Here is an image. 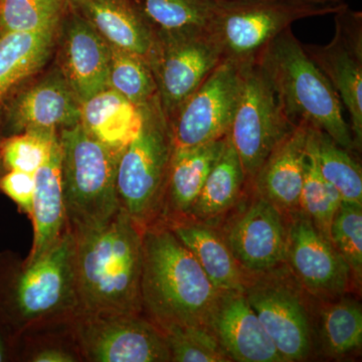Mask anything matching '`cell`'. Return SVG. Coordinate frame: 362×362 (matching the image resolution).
Here are the masks:
<instances>
[{
  "label": "cell",
  "instance_id": "9",
  "mask_svg": "<svg viewBox=\"0 0 362 362\" xmlns=\"http://www.w3.org/2000/svg\"><path fill=\"white\" fill-rule=\"evenodd\" d=\"M221 61L220 47L207 28L156 32L148 65L168 119Z\"/></svg>",
  "mask_w": 362,
  "mask_h": 362
},
{
  "label": "cell",
  "instance_id": "22",
  "mask_svg": "<svg viewBox=\"0 0 362 362\" xmlns=\"http://www.w3.org/2000/svg\"><path fill=\"white\" fill-rule=\"evenodd\" d=\"M61 146L59 137L51 153L35 175L30 220L33 226V246L25 263L37 261L56 246L69 230L64 202L61 173Z\"/></svg>",
  "mask_w": 362,
  "mask_h": 362
},
{
  "label": "cell",
  "instance_id": "26",
  "mask_svg": "<svg viewBox=\"0 0 362 362\" xmlns=\"http://www.w3.org/2000/svg\"><path fill=\"white\" fill-rule=\"evenodd\" d=\"M247 181L242 162L226 135L223 153L207 176L187 218L207 223L226 214L239 201Z\"/></svg>",
  "mask_w": 362,
  "mask_h": 362
},
{
  "label": "cell",
  "instance_id": "17",
  "mask_svg": "<svg viewBox=\"0 0 362 362\" xmlns=\"http://www.w3.org/2000/svg\"><path fill=\"white\" fill-rule=\"evenodd\" d=\"M59 30V68L81 104L109 89L111 45L68 4Z\"/></svg>",
  "mask_w": 362,
  "mask_h": 362
},
{
  "label": "cell",
  "instance_id": "15",
  "mask_svg": "<svg viewBox=\"0 0 362 362\" xmlns=\"http://www.w3.org/2000/svg\"><path fill=\"white\" fill-rule=\"evenodd\" d=\"M81 102L59 68L16 90L1 106L4 137L26 131L56 132L81 123Z\"/></svg>",
  "mask_w": 362,
  "mask_h": 362
},
{
  "label": "cell",
  "instance_id": "7",
  "mask_svg": "<svg viewBox=\"0 0 362 362\" xmlns=\"http://www.w3.org/2000/svg\"><path fill=\"white\" fill-rule=\"evenodd\" d=\"M281 0H216L209 32L223 59L240 65L255 63L262 52L293 23L304 18L335 14L346 6Z\"/></svg>",
  "mask_w": 362,
  "mask_h": 362
},
{
  "label": "cell",
  "instance_id": "28",
  "mask_svg": "<svg viewBox=\"0 0 362 362\" xmlns=\"http://www.w3.org/2000/svg\"><path fill=\"white\" fill-rule=\"evenodd\" d=\"M74 317L37 324L18 333L16 362H84Z\"/></svg>",
  "mask_w": 362,
  "mask_h": 362
},
{
  "label": "cell",
  "instance_id": "37",
  "mask_svg": "<svg viewBox=\"0 0 362 362\" xmlns=\"http://www.w3.org/2000/svg\"><path fill=\"white\" fill-rule=\"evenodd\" d=\"M35 187V175L23 171H6L0 180V192L11 199L18 206V211L28 216V218L32 216Z\"/></svg>",
  "mask_w": 362,
  "mask_h": 362
},
{
  "label": "cell",
  "instance_id": "31",
  "mask_svg": "<svg viewBox=\"0 0 362 362\" xmlns=\"http://www.w3.org/2000/svg\"><path fill=\"white\" fill-rule=\"evenodd\" d=\"M109 88L138 108L158 97L156 80L148 63L137 54L113 45H111Z\"/></svg>",
  "mask_w": 362,
  "mask_h": 362
},
{
  "label": "cell",
  "instance_id": "39",
  "mask_svg": "<svg viewBox=\"0 0 362 362\" xmlns=\"http://www.w3.org/2000/svg\"><path fill=\"white\" fill-rule=\"evenodd\" d=\"M4 138V123H2V113L1 107H0V147H1V142ZM6 169L4 168V161H2L1 150H0V180H1L2 176L6 175Z\"/></svg>",
  "mask_w": 362,
  "mask_h": 362
},
{
  "label": "cell",
  "instance_id": "10",
  "mask_svg": "<svg viewBox=\"0 0 362 362\" xmlns=\"http://www.w3.org/2000/svg\"><path fill=\"white\" fill-rule=\"evenodd\" d=\"M250 276L245 295L284 362L304 361L311 352L312 329L303 288L284 265Z\"/></svg>",
  "mask_w": 362,
  "mask_h": 362
},
{
  "label": "cell",
  "instance_id": "12",
  "mask_svg": "<svg viewBox=\"0 0 362 362\" xmlns=\"http://www.w3.org/2000/svg\"><path fill=\"white\" fill-rule=\"evenodd\" d=\"M243 68L223 59L168 119L175 149L192 148L228 135L239 101Z\"/></svg>",
  "mask_w": 362,
  "mask_h": 362
},
{
  "label": "cell",
  "instance_id": "16",
  "mask_svg": "<svg viewBox=\"0 0 362 362\" xmlns=\"http://www.w3.org/2000/svg\"><path fill=\"white\" fill-rule=\"evenodd\" d=\"M287 233L282 211L256 194L228 223L223 238L243 270L259 274L285 265Z\"/></svg>",
  "mask_w": 362,
  "mask_h": 362
},
{
  "label": "cell",
  "instance_id": "40",
  "mask_svg": "<svg viewBox=\"0 0 362 362\" xmlns=\"http://www.w3.org/2000/svg\"><path fill=\"white\" fill-rule=\"evenodd\" d=\"M281 1L304 2V4H341L345 0H281Z\"/></svg>",
  "mask_w": 362,
  "mask_h": 362
},
{
  "label": "cell",
  "instance_id": "3",
  "mask_svg": "<svg viewBox=\"0 0 362 362\" xmlns=\"http://www.w3.org/2000/svg\"><path fill=\"white\" fill-rule=\"evenodd\" d=\"M74 252L70 228L33 263L11 250L0 252V314L16 335L37 324L77 315Z\"/></svg>",
  "mask_w": 362,
  "mask_h": 362
},
{
  "label": "cell",
  "instance_id": "2",
  "mask_svg": "<svg viewBox=\"0 0 362 362\" xmlns=\"http://www.w3.org/2000/svg\"><path fill=\"white\" fill-rule=\"evenodd\" d=\"M221 292L187 247L163 223L143 230V314L161 331L175 326L209 327Z\"/></svg>",
  "mask_w": 362,
  "mask_h": 362
},
{
  "label": "cell",
  "instance_id": "35",
  "mask_svg": "<svg viewBox=\"0 0 362 362\" xmlns=\"http://www.w3.org/2000/svg\"><path fill=\"white\" fill-rule=\"evenodd\" d=\"M59 133L26 131L6 136L1 142V157L6 171L35 175L51 153Z\"/></svg>",
  "mask_w": 362,
  "mask_h": 362
},
{
  "label": "cell",
  "instance_id": "20",
  "mask_svg": "<svg viewBox=\"0 0 362 362\" xmlns=\"http://www.w3.org/2000/svg\"><path fill=\"white\" fill-rule=\"evenodd\" d=\"M226 142V136L192 148L173 150L161 211L156 223L168 226L188 218L207 176L223 153Z\"/></svg>",
  "mask_w": 362,
  "mask_h": 362
},
{
  "label": "cell",
  "instance_id": "30",
  "mask_svg": "<svg viewBox=\"0 0 362 362\" xmlns=\"http://www.w3.org/2000/svg\"><path fill=\"white\" fill-rule=\"evenodd\" d=\"M321 338L330 356H343L361 346V305L351 298H341L321 313Z\"/></svg>",
  "mask_w": 362,
  "mask_h": 362
},
{
  "label": "cell",
  "instance_id": "25",
  "mask_svg": "<svg viewBox=\"0 0 362 362\" xmlns=\"http://www.w3.org/2000/svg\"><path fill=\"white\" fill-rule=\"evenodd\" d=\"M141 109L119 93L106 89L81 105V123L107 146L123 150L141 125Z\"/></svg>",
  "mask_w": 362,
  "mask_h": 362
},
{
  "label": "cell",
  "instance_id": "34",
  "mask_svg": "<svg viewBox=\"0 0 362 362\" xmlns=\"http://www.w3.org/2000/svg\"><path fill=\"white\" fill-rule=\"evenodd\" d=\"M162 332L168 343L170 361H232L209 327L175 326Z\"/></svg>",
  "mask_w": 362,
  "mask_h": 362
},
{
  "label": "cell",
  "instance_id": "33",
  "mask_svg": "<svg viewBox=\"0 0 362 362\" xmlns=\"http://www.w3.org/2000/svg\"><path fill=\"white\" fill-rule=\"evenodd\" d=\"M342 202L337 188L321 175L315 162L307 154L300 211L308 216L317 230L329 240L331 226Z\"/></svg>",
  "mask_w": 362,
  "mask_h": 362
},
{
  "label": "cell",
  "instance_id": "21",
  "mask_svg": "<svg viewBox=\"0 0 362 362\" xmlns=\"http://www.w3.org/2000/svg\"><path fill=\"white\" fill-rule=\"evenodd\" d=\"M109 45L148 63L156 30L130 0H66Z\"/></svg>",
  "mask_w": 362,
  "mask_h": 362
},
{
  "label": "cell",
  "instance_id": "1",
  "mask_svg": "<svg viewBox=\"0 0 362 362\" xmlns=\"http://www.w3.org/2000/svg\"><path fill=\"white\" fill-rule=\"evenodd\" d=\"M143 230L122 207L106 225L71 230L78 312L143 314Z\"/></svg>",
  "mask_w": 362,
  "mask_h": 362
},
{
  "label": "cell",
  "instance_id": "38",
  "mask_svg": "<svg viewBox=\"0 0 362 362\" xmlns=\"http://www.w3.org/2000/svg\"><path fill=\"white\" fill-rule=\"evenodd\" d=\"M18 335L0 314V362H16Z\"/></svg>",
  "mask_w": 362,
  "mask_h": 362
},
{
  "label": "cell",
  "instance_id": "5",
  "mask_svg": "<svg viewBox=\"0 0 362 362\" xmlns=\"http://www.w3.org/2000/svg\"><path fill=\"white\" fill-rule=\"evenodd\" d=\"M62 187L71 232L106 225L120 209L117 165L123 150L107 146L82 123L59 131Z\"/></svg>",
  "mask_w": 362,
  "mask_h": 362
},
{
  "label": "cell",
  "instance_id": "23",
  "mask_svg": "<svg viewBox=\"0 0 362 362\" xmlns=\"http://www.w3.org/2000/svg\"><path fill=\"white\" fill-rule=\"evenodd\" d=\"M168 226L192 252L218 291L244 292L247 273L238 264L223 235L206 223L192 218L176 221Z\"/></svg>",
  "mask_w": 362,
  "mask_h": 362
},
{
  "label": "cell",
  "instance_id": "14",
  "mask_svg": "<svg viewBox=\"0 0 362 362\" xmlns=\"http://www.w3.org/2000/svg\"><path fill=\"white\" fill-rule=\"evenodd\" d=\"M285 264L298 284L314 296L333 299L349 288V266L302 211L290 214Z\"/></svg>",
  "mask_w": 362,
  "mask_h": 362
},
{
  "label": "cell",
  "instance_id": "11",
  "mask_svg": "<svg viewBox=\"0 0 362 362\" xmlns=\"http://www.w3.org/2000/svg\"><path fill=\"white\" fill-rule=\"evenodd\" d=\"M74 330L84 362H169L163 332L144 314L78 312Z\"/></svg>",
  "mask_w": 362,
  "mask_h": 362
},
{
  "label": "cell",
  "instance_id": "13",
  "mask_svg": "<svg viewBox=\"0 0 362 362\" xmlns=\"http://www.w3.org/2000/svg\"><path fill=\"white\" fill-rule=\"evenodd\" d=\"M334 16L335 33L327 45H304L350 118L349 124L357 151L362 146V13L346 4Z\"/></svg>",
  "mask_w": 362,
  "mask_h": 362
},
{
  "label": "cell",
  "instance_id": "29",
  "mask_svg": "<svg viewBox=\"0 0 362 362\" xmlns=\"http://www.w3.org/2000/svg\"><path fill=\"white\" fill-rule=\"evenodd\" d=\"M156 32L209 28L216 0H130Z\"/></svg>",
  "mask_w": 362,
  "mask_h": 362
},
{
  "label": "cell",
  "instance_id": "8",
  "mask_svg": "<svg viewBox=\"0 0 362 362\" xmlns=\"http://www.w3.org/2000/svg\"><path fill=\"white\" fill-rule=\"evenodd\" d=\"M294 128L258 64L244 65L239 101L228 137L247 181Z\"/></svg>",
  "mask_w": 362,
  "mask_h": 362
},
{
  "label": "cell",
  "instance_id": "4",
  "mask_svg": "<svg viewBox=\"0 0 362 362\" xmlns=\"http://www.w3.org/2000/svg\"><path fill=\"white\" fill-rule=\"evenodd\" d=\"M293 126L307 124L342 148L356 150L337 93L305 52L292 28L276 37L256 59Z\"/></svg>",
  "mask_w": 362,
  "mask_h": 362
},
{
  "label": "cell",
  "instance_id": "27",
  "mask_svg": "<svg viewBox=\"0 0 362 362\" xmlns=\"http://www.w3.org/2000/svg\"><path fill=\"white\" fill-rule=\"evenodd\" d=\"M307 154L315 162L321 175L333 185L342 201L362 204L361 164L329 135L316 128H309Z\"/></svg>",
  "mask_w": 362,
  "mask_h": 362
},
{
  "label": "cell",
  "instance_id": "6",
  "mask_svg": "<svg viewBox=\"0 0 362 362\" xmlns=\"http://www.w3.org/2000/svg\"><path fill=\"white\" fill-rule=\"evenodd\" d=\"M140 109L141 125L119 158L116 187L120 206L144 230L158 220L175 146L159 97Z\"/></svg>",
  "mask_w": 362,
  "mask_h": 362
},
{
  "label": "cell",
  "instance_id": "36",
  "mask_svg": "<svg viewBox=\"0 0 362 362\" xmlns=\"http://www.w3.org/2000/svg\"><path fill=\"white\" fill-rule=\"evenodd\" d=\"M330 240L349 266L351 277L362 278V204L342 202L333 220Z\"/></svg>",
  "mask_w": 362,
  "mask_h": 362
},
{
  "label": "cell",
  "instance_id": "19",
  "mask_svg": "<svg viewBox=\"0 0 362 362\" xmlns=\"http://www.w3.org/2000/svg\"><path fill=\"white\" fill-rule=\"evenodd\" d=\"M309 128L307 124L296 126L250 180L256 194L273 204L284 216L300 211Z\"/></svg>",
  "mask_w": 362,
  "mask_h": 362
},
{
  "label": "cell",
  "instance_id": "18",
  "mask_svg": "<svg viewBox=\"0 0 362 362\" xmlns=\"http://www.w3.org/2000/svg\"><path fill=\"white\" fill-rule=\"evenodd\" d=\"M209 326L232 361L284 362L244 292L221 293Z\"/></svg>",
  "mask_w": 362,
  "mask_h": 362
},
{
  "label": "cell",
  "instance_id": "32",
  "mask_svg": "<svg viewBox=\"0 0 362 362\" xmlns=\"http://www.w3.org/2000/svg\"><path fill=\"white\" fill-rule=\"evenodd\" d=\"M66 0H0V35L59 28Z\"/></svg>",
  "mask_w": 362,
  "mask_h": 362
},
{
  "label": "cell",
  "instance_id": "24",
  "mask_svg": "<svg viewBox=\"0 0 362 362\" xmlns=\"http://www.w3.org/2000/svg\"><path fill=\"white\" fill-rule=\"evenodd\" d=\"M58 30L0 35V107L47 63Z\"/></svg>",
  "mask_w": 362,
  "mask_h": 362
}]
</instances>
